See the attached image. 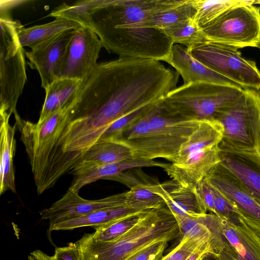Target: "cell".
Here are the masks:
<instances>
[{
  "label": "cell",
  "instance_id": "cell-1",
  "mask_svg": "<svg viewBox=\"0 0 260 260\" xmlns=\"http://www.w3.org/2000/svg\"><path fill=\"white\" fill-rule=\"evenodd\" d=\"M179 76L151 59L119 57L98 63L72 103L71 134L92 146L118 119L163 99L177 87Z\"/></svg>",
  "mask_w": 260,
  "mask_h": 260
},
{
  "label": "cell",
  "instance_id": "cell-2",
  "mask_svg": "<svg viewBox=\"0 0 260 260\" xmlns=\"http://www.w3.org/2000/svg\"><path fill=\"white\" fill-rule=\"evenodd\" d=\"M184 0H96L88 11L89 27L103 46L119 57L165 61L174 45L164 32L146 26L153 14Z\"/></svg>",
  "mask_w": 260,
  "mask_h": 260
},
{
  "label": "cell",
  "instance_id": "cell-3",
  "mask_svg": "<svg viewBox=\"0 0 260 260\" xmlns=\"http://www.w3.org/2000/svg\"><path fill=\"white\" fill-rule=\"evenodd\" d=\"M180 236L175 217L166 205L142 211L137 222L116 239L96 241L90 234H84L75 243L81 260H124L155 241H170Z\"/></svg>",
  "mask_w": 260,
  "mask_h": 260
},
{
  "label": "cell",
  "instance_id": "cell-4",
  "mask_svg": "<svg viewBox=\"0 0 260 260\" xmlns=\"http://www.w3.org/2000/svg\"><path fill=\"white\" fill-rule=\"evenodd\" d=\"M223 128L216 119L203 120L180 147L174 160L164 169L179 185L196 188L221 161L219 144Z\"/></svg>",
  "mask_w": 260,
  "mask_h": 260
},
{
  "label": "cell",
  "instance_id": "cell-5",
  "mask_svg": "<svg viewBox=\"0 0 260 260\" xmlns=\"http://www.w3.org/2000/svg\"><path fill=\"white\" fill-rule=\"evenodd\" d=\"M239 86L209 82L183 84L171 91L163 99L173 112L188 119L210 120L242 95Z\"/></svg>",
  "mask_w": 260,
  "mask_h": 260
},
{
  "label": "cell",
  "instance_id": "cell-6",
  "mask_svg": "<svg viewBox=\"0 0 260 260\" xmlns=\"http://www.w3.org/2000/svg\"><path fill=\"white\" fill-rule=\"evenodd\" d=\"M223 128L221 152L247 157L260 133V90L244 89L240 98L216 117Z\"/></svg>",
  "mask_w": 260,
  "mask_h": 260
},
{
  "label": "cell",
  "instance_id": "cell-7",
  "mask_svg": "<svg viewBox=\"0 0 260 260\" xmlns=\"http://www.w3.org/2000/svg\"><path fill=\"white\" fill-rule=\"evenodd\" d=\"M0 111L18 116L16 106L27 80L24 50L17 34V20L1 12Z\"/></svg>",
  "mask_w": 260,
  "mask_h": 260
},
{
  "label": "cell",
  "instance_id": "cell-8",
  "mask_svg": "<svg viewBox=\"0 0 260 260\" xmlns=\"http://www.w3.org/2000/svg\"><path fill=\"white\" fill-rule=\"evenodd\" d=\"M204 220L208 226L213 260H260V235L236 213L220 218L211 213Z\"/></svg>",
  "mask_w": 260,
  "mask_h": 260
},
{
  "label": "cell",
  "instance_id": "cell-9",
  "mask_svg": "<svg viewBox=\"0 0 260 260\" xmlns=\"http://www.w3.org/2000/svg\"><path fill=\"white\" fill-rule=\"evenodd\" d=\"M186 48L196 59L242 88L260 90V71L238 48L208 41Z\"/></svg>",
  "mask_w": 260,
  "mask_h": 260
},
{
  "label": "cell",
  "instance_id": "cell-10",
  "mask_svg": "<svg viewBox=\"0 0 260 260\" xmlns=\"http://www.w3.org/2000/svg\"><path fill=\"white\" fill-rule=\"evenodd\" d=\"M206 41L238 49L260 47V8L243 5L231 8L202 29Z\"/></svg>",
  "mask_w": 260,
  "mask_h": 260
},
{
  "label": "cell",
  "instance_id": "cell-11",
  "mask_svg": "<svg viewBox=\"0 0 260 260\" xmlns=\"http://www.w3.org/2000/svg\"><path fill=\"white\" fill-rule=\"evenodd\" d=\"M103 47L100 38L90 28L80 26L74 30L58 78L85 80L95 69Z\"/></svg>",
  "mask_w": 260,
  "mask_h": 260
},
{
  "label": "cell",
  "instance_id": "cell-12",
  "mask_svg": "<svg viewBox=\"0 0 260 260\" xmlns=\"http://www.w3.org/2000/svg\"><path fill=\"white\" fill-rule=\"evenodd\" d=\"M127 206L125 192L98 200H87L68 189L61 199L39 212L42 220H49V227L59 222L100 210Z\"/></svg>",
  "mask_w": 260,
  "mask_h": 260
},
{
  "label": "cell",
  "instance_id": "cell-13",
  "mask_svg": "<svg viewBox=\"0 0 260 260\" xmlns=\"http://www.w3.org/2000/svg\"><path fill=\"white\" fill-rule=\"evenodd\" d=\"M204 181L226 196L236 206L241 219L260 235V204L236 178L219 164Z\"/></svg>",
  "mask_w": 260,
  "mask_h": 260
},
{
  "label": "cell",
  "instance_id": "cell-14",
  "mask_svg": "<svg viewBox=\"0 0 260 260\" xmlns=\"http://www.w3.org/2000/svg\"><path fill=\"white\" fill-rule=\"evenodd\" d=\"M73 30L62 32L25 52L28 65L39 73L44 89L59 77Z\"/></svg>",
  "mask_w": 260,
  "mask_h": 260
},
{
  "label": "cell",
  "instance_id": "cell-15",
  "mask_svg": "<svg viewBox=\"0 0 260 260\" xmlns=\"http://www.w3.org/2000/svg\"><path fill=\"white\" fill-rule=\"evenodd\" d=\"M168 164L154 160L131 158L104 165H89L78 163L69 173L73 179L69 189L79 192L84 186L99 179H109L124 171L144 167H158L165 169Z\"/></svg>",
  "mask_w": 260,
  "mask_h": 260
},
{
  "label": "cell",
  "instance_id": "cell-16",
  "mask_svg": "<svg viewBox=\"0 0 260 260\" xmlns=\"http://www.w3.org/2000/svg\"><path fill=\"white\" fill-rule=\"evenodd\" d=\"M150 189L159 196L173 215H188L198 217L207 212L204 209L196 188L186 187L175 181L159 183L156 181L149 185Z\"/></svg>",
  "mask_w": 260,
  "mask_h": 260
},
{
  "label": "cell",
  "instance_id": "cell-17",
  "mask_svg": "<svg viewBox=\"0 0 260 260\" xmlns=\"http://www.w3.org/2000/svg\"><path fill=\"white\" fill-rule=\"evenodd\" d=\"M165 61L181 75L184 84L203 82L240 87L196 59L183 45L174 44L170 55Z\"/></svg>",
  "mask_w": 260,
  "mask_h": 260
},
{
  "label": "cell",
  "instance_id": "cell-18",
  "mask_svg": "<svg viewBox=\"0 0 260 260\" xmlns=\"http://www.w3.org/2000/svg\"><path fill=\"white\" fill-rule=\"evenodd\" d=\"M147 115L150 126V133L175 137L186 141L199 127L202 121L186 119L175 113L165 105L163 99L152 105Z\"/></svg>",
  "mask_w": 260,
  "mask_h": 260
},
{
  "label": "cell",
  "instance_id": "cell-19",
  "mask_svg": "<svg viewBox=\"0 0 260 260\" xmlns=\"http://www.w3.org/2000/svg\"><path fill=\"white\" fill-rule=\"evenodd\" d=\"M12 114L0 111V195L10 190L16 192L13 158L16 142L14 136L16 125H11Z\"/></svg>",
  "mask_w": 260,
  "mask_h": 260
},
{
  "label": "cell",
  "instance_id": "cell-20",
  "mask_svg": "<svg viewBox=\"0 0 260 260\" xmlns=\"http://www.w3.org/2000/svg\"><path fill=\"white\" fill-rule=\"evenodd\" d=\"M81 81L69 78H58L45 89V98L37 123H41L51 115L68 107L76 98Z\"/></svg>",
  "mask_w": 260,
  "mask_h": 260
},
{
  "label": "cell",
  "instance_id": "cell-21",
  "mask_svg": "<svg viewBox=\"0 0 260 260\" xmlns=\"http://www.w3.org/2000/svg\"><path fill=\"white\" fill-rule=\"evenodd\" d=\"M80 26H82L72 21L55 18L54 20L44 24L25 28L17 20L19 42L22 47H28L31 49L62 32L75 30Z\"/></svg>",
  "mask_w": 260,
  "mask_h": 260
},
{
  "label": "cell",
  "instance_id": "cell-22",
  "mask_svg": "<svg viewBox=\"0 0 260 260\" xmlns=\"http://www.w3.org/2000/svg\"><path fill=\"white\" fill-rule=\"evenodd\" d=\"M141 211L127 206L100 210L55 223L49 227V231L71 230L85 226L93 228L114 222Z\"/></svg>",
  "mask_w": 260,
  "mask_h": 260
},
{
  "label": "cell",
  "instance_id": "cell-23",
  "mask_svg": "<svg viewBox=\"0 0 260 260\" xmlns=\"http://www.w3.org/2000/svg\"><path fill=\"white\" fill-rule=\"evenodd\" d=\"M219 165L236 178L260 204V172L239 156L221 152Z\"/></svg>",
  "mask_w": 260,
  "mask_h": 260
},
{
  "label": "cell",
  "instance_id": "cell-24",
  "mask_svg": "<svg viewBox=\"0 0 260 260\" xmlns=\"http://www.w3.org/2000/svg\"><path fill=\"white\" fill-rule=\"evenodd\" d=\"M134 158L129 148L116 143L102 142L93 145L82 155L79 162L104 165Z\"/></svg>",
  "mask_w": 260,
  "mask_h": 260
},
{
  "label": "cell",
  "instance_id": "cell-25",
  "mask_svg": "<svg viewBox=\"0 0 260 260\" xmlns=\"http://www.w3.org/2000/svg\"><path fill=\"white\" fill-rule=\"evenodd\" d=\"M196 9L193 21L202 29L232 8L253 5L255 0H192Z\"/></svg>",
  "mask_w": 260,
  "mask_h": 260
},
{
  "label": "cell",
  "instance_id": "cell-26",
  "mask_svg": "<svg viewBox=\"0 0 260 260\" xmlns=\"http://www.w3.org/2000/svg\"><path fill=\"white\" fill-rule=\"evenodd\" d=\"M195 13L192 0H184L182 4L176 7L152 15L147 21L146 26L163 32L193 18Z\"/></svg>",
  "mask_w": 260,
  "mask_h": 260
},
{
  "label": "cell",
  "instance_id": "cell-27",
  "mask_svg": "<svg viewBox=\"0 0 260 260\" xmlns=\"http://www.w3.org/2000/svg\"><path fill=\"white\" fill-rule=\"evenodd\" d=\"M154 182L139 184L131 187L125 192L127 206L141 211L158 208L165 205L163 199L149 188V184Z\"/></svg>",
  "mask_w": 260,
  "mask_h": 260
},
{
  "label": "cell",
  "instance_id": "cell-28",
  "mask_svg": "<svg viewBox=\"0 0 260 260\" xmlns=\"http://www.w3.org/2000/svg\"><path fill=\"white\" fill-rule=\"evenodd\" d=\"M174 44L188 47L206 41L203 29L191 18L163 31Z\"/></svg>",
  "mask_w": 260,
  "mask_h": 260
},
{
  "label": "cell",
  "instance_id": "cell-29",
  "mask_svg": "<svg viewBox=\"0 0 260 260\" xmlns=\"http://www.w3.org/2000/svg\"><path fill=\"white\" fill-rule=\"evenodd\" d=\"M141 212L106 224L94 226L93 228L95 232L90 234L91 236L95 241L99 242H108L116 239L130 230L137 222Z\"/></svg>",
  "mask_w": 260,
  "mask_h": 260
},
{
  "label": "cell",
  "instance_id": "cell-30",
  "mask_svg": "<svg viewBox=\"0 0 260 260\" xmlns=\"http://www.w3.org/2000/svg\"><path fill=\"white\" fill-rule=\"evenodd\" d=\"M96 0L76 2L72 5L63 3L55 8L49 16L62 18L78 23L82 26L89 27L88 11Z\"/></svg>",
  "mask_w": 260,
  "mask_h": 260
},
{
  "label": "cell",
  "instance_id": "cell-31",
  "mask_svg": "<svg viewBox=\"0 0 260 260\" xmlns=\"http://www.w3.org/2000/svg\"><path fill=\"white\" fill-rule=\"evenodd\" d=\"M178 245L160 260H185L196 249L202 244L209 242L207 238L184 236Z\"/></svg>",
  "mask_w": 260,
  "mask_h": 260
},
{
  "label": "cell",
  "instance_id": "cell-32",
  "mask_svg": "<svg viewBox=\"0 0 260 260\" xmlns=\"http://www.w3.org/2000/svg\"><path fill=\"white\" fill-rule=\"evenodd\" d=\"M153 104L147 105L137 109L113 122L104 132L95 144L105 142L113 135L122 131L127 126L143 116Z\"/></svg>",
  "mask_w": 260,
  "mask_h": 260
},
{
  "label": "cell",
  "instance_id": "cell-33",
  "mask_svg": "<svg viewBox=\"0 0 260 260\" xmlns=\"http://www.w3.org/2000/svg\"><path fill=\"white\" fill-rule=\"evenodd\" d=\"M168 240L155 241L134 253L124 260H160L168 246Z\"/></svg>",
  "mask_w": 260,
  "mask_h": 260
},
{
  "label": "cell",
  "instance_id": "cell-34",
  "mask_svg": "<svg viewBox=\"0 0 260 260\" xmlns=\"http://www.w3.org/2000/svg\"><path fill=\"white\" fill-rule=\"evenodd\" d=\"M211 187L214 197V214L220 218H228L233 213L238 215V210L234 204L219 191Z\"/></svg>",
  "mask_w": 260,
  "mask_h": 260
},
{
  "label": "cell",
  "instance_id": "cell-35",
  "mask_svg": "<svg viewBox=\"0 0 260 260\" xmlns=\"http://www.w3.org/2000/svg\"><path fill=\"white\" fill-rule=\"evenodd\" d=\"M202 205L207 212L214 213V197L212 187L204 180L196 188Z\"/></svg>",
  "mask_w": 260,
  "mask_h": 260
},
{
  "label": "cell",
  "instance_id": "cell-36",
  "mask_svg": "<svg viewBox=\"0 0 260 260\" xmlns=\"http://www.w3.org/2000/svg\"><path fill=\"white\" fill-rule=\"evenodd\" d=\"M52 260H81L78 246L76 243H69L67 246L56 247L51 256Z\"/></svg>",
  "mask_w": 260,
  "mask_h": 260
},
{
  "label": "cell",
  "instance_id": "cell-37",
  "mask_svg": "<svg viewBox=\"0 0 260 260\" xmlns=\"http://www.w3.org/2000/svg\"><path fill=\"white\" fill-rule=\"evenodd\" d=\"M212 253L210 243L207 242L196 249L185 260H209Z\"/></svg>",
  "mask_w": 260,
  "mask_h": 260
},
{
  "label": "cell",
  "instance_id": "cell-38",
  "mask_svg": "<svg viewBox=\"0 0 260 260\" xmlns=\"http://www.w3.org/2000/svg\"><path fill=\"white\" fill-rule=\"evenodd\" d=\"M246 158L254 161L260 166V133L257 142L253 147L251 153Z\"/></svg>",
  "mask_w": 260,
  "mask_h": 260
},
{
  "label": "cell",
  "instance_id": "cell-39",
  "mask_svg": "<svg viewBox=\"0 0 260 260\" xmlns=\"http://www.w3.org/2000/svg\"><path fill=\"white\" fill-rule=\"evenodd\" d=\"M28 260H52L51 256L48 255L40 250L31 252L28 256Z\"/></svg>",
  "mask_w": 260,
  "mask_h": 260
},
{
  "label": "cell",
  "instance_id": "cell-40",
  "mask_svg": "<svg viewBox=\"0 0 260 260\" xmlns=\"http://www.w3.org/2000/svg\"><path fill=\"white\" fill-rule=\"evenodd\" d=\"M260 4V0H256L255 1L254 4Z\"/></svg>",
  "mask_w": 260,
  "mask_h": 260
},
{
  "label": "cell",
  "instance_id": "cell-41",
  "mask_svg": "<svg viewBox=\"0 0 260 260\" xmlns=\"http://www.w3.org/2000/svg\"><path fill=\"white\" fill-rule=\"evenodd\" d=\"M259 49H260V47H259Z\"/></svg>",
  "mask_w": 260,
  "mask_h": 260
}]
</instances>
